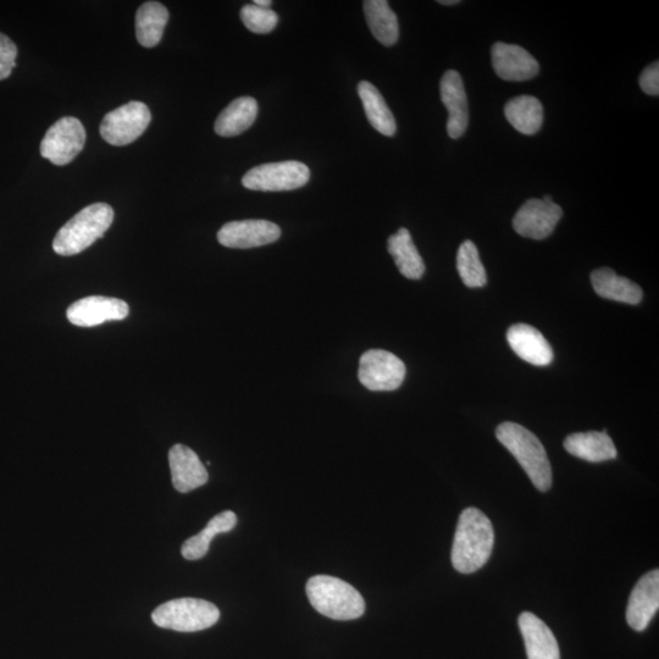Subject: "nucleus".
I'll list each match as a JSON object with an SVG mask.
<instances>
[{"label": "nucleus", "instance_id": "nucleus-1", "mask_svg": "<svg viewBox=\"0 0 659 659\" xmlns=\"http://www.w3.org/2000/svg\"><path fill=\"white\" fill-rule=\"evenodd\" d=\"M495 544V531L490 519L470 507L459 517L452 547V564L457 572L472 574L489 561Z\"/></svg>", "mask_w": 659, "mask_h": 659}, {"label": "nucleus", "instance_id": "nucleus-2", "mask_svg": "<svg viewBox=\"0 0 659 659\" xmlns=\"http://www.w3.org/2000/svg\"><path fill=\"white\" fill-rule=\"evenodd\" d=\"M497 440L522 465L537 490L546 492L552 486V469L544 445L531 431L517 423H503L496 430Z\"/></svg>", "mask_w": 659, "mask_h": 659}, {"label": "nucleus", "instance_id": "nucleus-3", "mask_svg": "<svg viewBox=\"0 0 659 659\" xmlns=\"http://www.w3.org/2000/svg\"><path fill=\"white\" fill-rule=\"evenodd\" d=\"M113 221L114 210L107 203H94L83 208L54 237V252L70 257L85 251L104 236Z\"/></svg>", "mask_w": 659, "mask_h": 659}, {"label": "nucleus", "instance_id": "nucleus-4", "mask_svg": "<svg viewBox=\"0 0 659 659\" xmlns=\"http://www.w3.org/2000/svg\"><path fill=\"white\" fill-rule=\"evenodd\" d=\"M310 605L323 616L335 620L361 618L365 601L351 584L329 575H315L306 587Z\"/></svg>", "mask_w": 659, "mask_h": 659}, {"label": "nucleus", "instance_id": "nucleus-5", "mask_svg": "<svg viewBox=\"0 0 659 659\" xmlns=\"http://www.w3.org/2000/svg\"><path fill=\"white\" fill-rule=\"evenodd\" d=\"M152 619L159 628L196 633L217 624L220 611L212 602L199 598H177L155 609Z\"/></svg>", "mask_w": 659, "mask_h": 659}, {"label": "nucleus", "instance_id": "nucleus-6", "mask_svg": "<svg viewBox=\"0 0 659 659\" xmlns=\"http://www.w3.org/2000/svg\"><path fill=\"white\" fill-rule=\"evenodd\" d=\"M310 170L306 164L289 162L269 163L256 166L243 176L242 185L252 191H293L308 184Z\"/></svg>", "mask_w": 659, "mask_h": 659}, {"label": "nucleus", "instance_id": "nucleus-7", "mask_svg": "<svg viewBox=\"0 0 659 659\" xmlns=\"http://www.w3.org/2000/svg\"><path fill=\"white\" fill-rule=\"evenodd\" d=\"M151 120V110L145 103L130 102L104 116L101 136L109 145L127 146L143 135Z\"/></svg>", "mask_w": 659, "mask_h": 659}, {"label": "nucleus", "instance_id": "nucleus-8", "mask_svg": "<svg viewBox=\"0 0 659 659\" xmlns=\"http://www.w3.org/2000/svg\"><path fill=\"white\" fill-rule=\"evenodd\" d=\"M86 143V130L79 119L66 116L54 123L41 143V155L54 165H66L80 154Z\"/></svg>", "mask_w": 659, "mask_h": 659}, {"label": "nucleus", "instance_id": "nucleus-9", "mask_svg": "<svg viewBox=\"0 0 659 659\" xmlns=\"http://www.w3.org/2000/svg\"><path fill=\"white\" fill-rule=\"evenodd\" d=\"M406 365L384 350L365 352L359 362L358 378L370 391H395L406 378Z\"/></svg>", "mask_w": 659, "mask_h": 659}, {"label": "nucleus", "instance_id": "nucleus-10", "mask_svg": "<svg viewBox=\"0 0 659 659\" xmlns=\"http://www.w3.org/2000/svg\"><path fill=\"white\" fill-rule=\"evenodd\" d=\"M563 210L555 202H545L542 199H529L515 214L514 230L520 236L531 240H545L555 231Z\"/></svg>", "mask_w": 659, "mask_h": 659}, {"label": "nucleus", "instance_id": "nucleus-11", "mask_svg": "<svg viewBox=\"0 0 659 659\" xmlns=\"http://www.w3.org/2000/svg\"><path fill=\"white\" fill-rule=\"evenodd\" d=\"M280 237V227L268 220L231 221L218 232L221 246L237 249L267 246Z\"/></svg>", "mask_w": 659, "mask_h": 659}, {"label": "nucleus", "instance_id": "nucleus-12", "mask_svg": "<svg viewBox=\"0 0 659 659\" xmlns=\"http://www.w3.org/2000/svg\"><path fill=\"white\" fill-rule=\"evenodd\" d=\"M129 313V304L121 299L91 296L71 304L66 317L80 328H93L107 321L124 320Z\"/></svg>", "mask_w": 659, "mask_h": 659}, {"label": "nucleus", "instance_id": "nucleus-13", "mask_svg": "<svg viewBox=\"0 0 659 659\" xmlns=\"http://www.w3.org/2000/svg\"><path fill=\"white\" fill-rule=\"evenodd\" d=\"M491 53L495 73L502 80L522 82L534 79L539 74V63L522 47L497 42Z\"/></svg>", "mask_w": 659, "mask_h": 659}, {"label": "nucleus", "instance_id": "nucleus-14", "mask_svg": "<svg viewBox=\"0 0 659 659\" xmlns=\"http://www.w3.org/2000/svg\"><path fill=\"white\" fill-rule=\"evenodd\" d=\"M440 92L442 103L448 110L447 134L457 140L468 129L469 109L467 92L456 70H448L443 75Z\"/></svg>", "mask_w": 659, "mask_h": 659}, {"label": "nucleus", "instance_id": "nucleus-15", "mask_svg": "<svg viewBox=\"0 0 659 659\" xmlns=\"http://www.w3.org/2000/svg\"><path fill=\"white\" fill-rule=\"evenodd\" d=\"M659 608V570L655 569L642 577L635 585L629 598L627 620L631 628L644 631Z\"/></svg>", "mask_w": 659, "mask_h": 659}, {"label": "nucleus", "instance_id": "nucleus-16", "mask_svg": "<svg viewBox=\"0 0 659 659\" xmlns=\"http://www.w3.org/2000/svg\"><path fill=\"white\" fill-rule=\"evenodd\" d=\"M171 478L177 491L187 494L207 484L209 475L197 453L190 447L175 445L169 451Z\"/></svg>", "mask_w": 659, "mask_h": 659}, {"label": "nucleus", "instance_id": "nucleus-17", "mask_svg": "<svg viewBox=\"0 0 659 659\" xmlns=\"http://www.w3.org/2000/svg\"><path fill=\"white\" fill-rule=\"evenodd\" d=\"M507 341L519 358L536 367H547L553 361V351L544 335L533 326L515 324L508 329Z\"/></svg>", "mask_w": 659, "mask_h": 659}, {"label": "nucleus", "instance_id": "nucleus-18", "mask_svg": "<svg viewBox=\"0 0 659 659\" xmlns=\"http://www.w3.org/2000/svg\"><path fill=\"white\" fill-rule=\"evenodd\" d=\"M519 628L529 659H561L558 642L550 628L535 614L524 612L519 617Z\"/></svg>", "mask_w": 659, "mask_h": 659}, {"label": "nucleus", "instance_id": "nucleus-19", "mask_svg": "<svg viewBox=\"0 0 659 659\" xmlns=\"http://www.w3.org/2000/svg\"><path fill=\"white\" fill-rule=\"evenodd\" d=\"M564 448L574 457L584 459L591 463L612 461L617 458V448L607 435V431H589V433H578L569 435L564 440Z\"/></svg>", "mask_w": 659, "mask_h": 659}, {"label": "nucleus", "instance_id": "nucleus-20", "mask_svg": "<svg viewBox=\"0 0 659 659\" xmlns=\"http://www.w3.org/2000/svg\"><path fill=\"white\" fill-rule=\"evenodd\" d=\"M591 284L598 296L609 299V301L635 306L644 297V292L638 284L619 276L616 271L609 268L592 271Z\"/></svg>", "mask_w": 659, "mask_h": 659}, {"label": "nucleus", "instance_id": "nucleus-21", "mask_svg": "<svg viewBox=\"0 0 659 659\" xmlns=\"http://www.w3.org/2000/svg\"><path fill=\"white\" fill-rule=\"evenodd\" d=\"M258 115V103L252 97L235 99L220 113L214 130L221 137H235L243 134L254 124Z\"/></svg>", "mask_w": 659, "mask_h": 659}, {"label": "nucleus", "instance_id": "nucleus-22", "mask_svg": "<svg viewBox=\"0 0 659 659\" xmlns=\"http://www.w3.org/2000/svg\"><path fill=\"white\" fill-rule=\"evenodd\" d=\"M387 248L404 278L411 280L423 278L425 264L418 248L414 245L411 232L407 229L398 230L395 235L390 236Z\"/></svg>", "mask_w": 659, "mask_h": 659}, {"label": "nucleus", "instance_id": "nucleus-23", "mask_svg": "<svg viewBox=\"0 0 659 659\" xmlns=\"http://www.w3.org/2000/svg\"><path fill=\"white\" fill-rule=\"evenodd\" d=\"M358 94L363 102L365 115L371 126L381 135L392 137L396 134L397 125L389 105L381 96L378 88L368 81L359 82Z\"/></svg>", "mask_w": 659, "mask_h": 659}, {"label": "nucleus", "instance_id": "nucleus-24", "mask_svg": "<svg viewBox=\"0 0 659 659\" xmlns=\"http://www.w3.org/2000/svg\"><path fill=\"white\" fill-rule=\"evenodd\" d=\"M508 123L523 135H535L544 123V107L533 96H519L506 104Z\"/></svg>", "mask_w": 659, "mask_h": 659}, {"label": "nucleus", "instance_id": "nucleus-25", "mask_svg": "<svg viewBox=\"0 0 659 659\" xmlns=\"http://www.w3.org/2000/svg\"><path fill=\"white\" fill-rule=\"evenodd\" d=\"M364 14L374 37L386 47L396 44L400 38V25L386 0H365Z\"/></svg>", "mask_w": 659, "mask_h": 659}, {"label": "nucleus", "instance_id": "nucleus-26", "mask_svg": "<svg viewBox=\"0 0 659 659\" xmlns=\"http://www.w3.org/2000/svg\"><path fill=\"white\" fill-rule=\"evenodd\" d=\"M168 21L169 11L163 4L147 2L141 5L136 14L137 41L146 48L157 47Z\"/></svg>", "mask_w": 659, "mask_h": 659}, {"label": "nucleus", "instance_id": "nucleus-27", "mask_svg": "<svg viewBox=\"0 0 659 659\" xmlns=\"http://www.w3.org/2000/svg\"><path fill=\"white\" fill-rule=\"evenodd\" d=\"M237 524L236 514L232 511H225L210 520L206 529L201 533L190 537L184 545H182L181 552L188 561H197L207 555L210 547V542L218 534L230 533L235 529Z\"/></svg>", "mask_w": 659, "mask_h": 659}, {"label": "nucleus", "instance_id": "nucleus-28", "mask_svg": "<svg viewBox=\"0 0 659 659\" xmlns=\"http://www.w3.org/2000/svg\"><path fill=\"white\" fill-rule=\"evenodd\" d=\"M457 269L463 284L470 289H480L486 285V271L474 242L464 241L459 247Z\"/></svg>", "mask_w": 659, "mask_h": 659}, {"label": "nucleus", "instance_id": "nucleus-29", "mask_svg": "<svg viewBox=\"0 0 659 659\" xmlns=\"http://www.w3.org/2000/svg\"><path fill=\"white\" fill-rule=\"evenodd\" d=\"M241 20L249 31L257 33V35H265L278 25L279 16L274 10L248 4L241 10Z\"/></svg>", "mask_w": 659, "mask_h": 659}, {"label": "nucleus", "instance_id": "nucleus-30", "mask_svg": "<svg viewBox=\"0 0 659 659\" xmlns=\"http://www.w3.org/2000/svg\"><path fill=\"white\" fill-rule=\"evenodd\" d=\"M18 57V48L8 36L0 33V81L8 79L13 73Z\"/></svg>", "mask_w": 659, "mask_h": 659}, {"label": "nucleus", "instance_id": "nucleus-31", "mask_svg": "<svg viewBox=\"0 0 659 659\" xmlns=\"http://www.w3.org/2000/svg\"><path fill=\"white\" fill-rule=\"evenodd\" d=\"M639 82L642 91L657 97L659 94V63L655 62L647 66L642 71Z\"/></svg>", "mask_w": 659, "mask_h": 659}, {"label": "nucleus", "instance_id": "nucleus-32", "mask_svg": "<svg viewBox=\"0 0 659 659\" xmlns=\"http://www.w3.org/2000/svg\"><path fill=\"white\" fill-rule=\"evenodd\" d=\"M253 4L258 5L260 8L270 9V5L273 2H270V0H254Z\"/></svg>", "mask_w": 659, "mask_h": 659}, {"label": "nucleus", "instance_id": "nucleus-33", "mask_svg": "<svg viewBox=\"0 0 659 659\" xmlns=\"http://www.w3.org/2000/svg\"><path fill=\"white\" fill-rule=\"evenodd\" d=\"M439 3L442 4V5H456V4H459L461 2H459V0H440Z\"/></svg>", "mask_w": 659, "mask_h": 659}, {"label": "nucleus", "instance_id": "nucleus-34", "mask_svg": "<svg viewBox=\"0 0 659 659\" xmlns=\"http://www.w3.org/2000/svg\"><path fill=\"white\" fill-rule=\"evenodd\" d=\"M542 201H545V202H553L551 196H545L544 199H542Z\"/></svg>", "mask_w": 659, "mask_h": 659}]
</instances>
